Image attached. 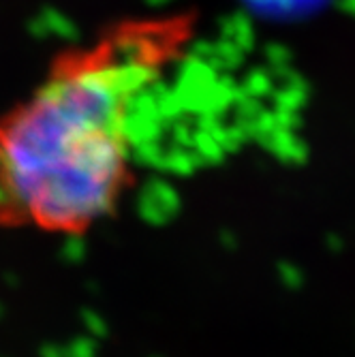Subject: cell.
Segmentation results:
<instances>
[{
    "mask_svg": "<svg viewBox=\"0 0 355 357\" xmlns=\"http://www.w3.org/2000/svg\"><path fill=\"white\" fill-rule=\"evenodd\" d=\"M192 13L116 22L62 50L0 112V220L77 234L107 216L135 163V114L195 39Z\"/></svg>",
    "mask_w": 355,
    "mask_h": 357,
    "instance_id": "obj_1",
    "label": "cell"
},
{
    "mask_svg": "<svg viewBox=\"0 0 355 357\" xmlns=\"http://www.w3.org/2000/svg\"><path fill=\"white\" fill-rule=\"evenodd\" d=\"M280 276H282V282H285L289 289H300V287H302V274H300V270H296V268H282Z\"/></svg>",
    "mask_w": 355,
    "mask_h": 357,
    "instance_id": "obj_4",
    "label": "cell"
},
{
    "mask_svg": "<svg viewBox=\"0 0 355 357\" xmlns=\"http://www.w3.org/2000/svg\"><path fill=\"white\" fill-rule=\"evenodd\" d=\"M71 357H96V347L88 338H80L71 347Z\"/></svg>",
    "mask_w": 355,
    "mask_h": 357,
    "instance_id": "obj_3",
    "label": "cell"
},
{
    "mask_svg": "<svg viewBox=\"0 0 355 357\" xmlns=\"http://www.w3.org/2000/svg\"><path fill=\"white\" fill-rule=\"evenodd\" d=\"M84 323H86V328L92 332V336H96V338H105L107 336V323L99 312L86 310L84 312Z\"/></svg>",
    "mask_w": 355,
    "mask_h": 357,
    "instance_id": "obj_2",
    "label": "cell"
}]
</instances>
